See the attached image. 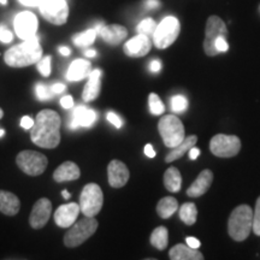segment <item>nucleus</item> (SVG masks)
Segmentation results:
<instances>
[{
  "label": "nucleus",
  "instance_id": "1",
  "mask_svg": "<svg viewBox=\"0 0 260 260\" xmlns=\"http://www.w3.org/2000/svg\"><path fill=\"white\" fill-rule=\"evenodd\" d=\"M60 117L56 111L42 110L30 130L32 144L42 148H56L60 142Z\"/></svg>",
  "mask_w": 260,
  "mask_h": 260
},
{
  "label": "nucleus",
  "instance_id": "2",
  "mask_svg": "<svg viewBox=\"0 0 260 260\" xmlns=\"http://www.w3.org/2000/svg\"><path fill=\"white\" fill-rule=\"evenodd\" d=\"M41 58L42 48L38 37L24 40L22 44L11 47L6 51L4 56L5 63L12 68L29 67V65L38 63Z\"/></svg>",
  "mask_w": 260,
  "mask_h": 260
},
{
  "label": "nucleus",
  "instance_id": "3",
  "mask_svg": "<svg viewBox=\"0 0 260 260\" xmlns=\"http://www.w3.org/2000/svg\"><path fill=\"white\" fill-rule=\"evenodd\" d=\"M253 230V210L248 205H240L233 211L228 223V232L233 240L241 242Z\"/></svg>",
  "mask_w": 260,
  "mask_h": 260
},
{
  "label": "nucleus",
  "instance_id": "4",
  "mask_svg": "<svg viewBox=\"0 0 260 260\" xmlns=\"http://www.w3.org/2000/svg\"><path fill=\"white\" fill-rule=\"evenodd\" d=\"M98 220L94 217L84 216L79 222H75L64 235V245L69 248L81 246L86 242L98 229Z\"/></svg>",
  "mask_w": 260,
  "mask_h": 260
},
{
  "label": "nucleus",
  "instance_id": "5",
  "mask_svg": "<svg viewBox=\"0 0 260 260\" xmlns=\"http://www.w3.org/2000/svg\"><path fill=\"white\" fill-rule=\"evenodd\" d=\"M158 130L162 141H164V145L169 148L176 147L186 138L184 136L183 124H182L180 118H177L174 115L162 117L160 121H159Z\"/></svg>",
  "mask_w": 260,
  "mask_h": 260
},
{
  "label": "nucleus",
  "instance_id": "6",
  "mask_svg": "<svg viewBox=\"0 0 260 260\" xmlns=\"http://www.w3.org/2000/svg\"><path fill=\"white\" fill-rule=\"evenodd\" d=\"M181 25L180 22L174 16H168L160 23L157 24V28L153 32V44L159 50H164L171 46L180 35Z\"/></svg>",
  "mask_w": 260,
  "mask_h": 260
},
{
  "label": "nucleus",
  "instance_id": "7",
  "mask_svg": "<svg viewBox=\"0 0 260 260\" xmlns=\"http://www.w3.org/2000/svg\"><path fill=\"white\" fill-rule=\"evenodd\" d=\"M104 204L103 190L98 184L89 183L83 187L80 195V209L84 216L95 217Z\"/></svg>",
  "mask_w": 260,
  "mask_h": 260
},
{
  "label": "nucleus",
  "instance_id": "8",
  "mask_svg": "<svg viewBox=\"0 0 260 260\" xmlns=\"http://www.w3.org/2000/svg\"><path fill=\"white\" fill-rule=\"evenodd\" d=\"M16 164L24 174L29 176H39L47 169L48 160L46 155L37 151H22L16 158Z\"/></svg>",
  "mask_w": 260,
  "mask_h": 260
},
{
  "label": "nucleus",
  "instance_id": "9",
  "mask_svg": "<svg viewBox=\"0 0 260 260\" xmlns=\"http://www.w3.org/2000/svg\"><path fill=\"white\" fill-rule=\"evenodd\" d=\"M228 29L224 22L218 16H211L207 19L206 30H205L204 50L207 56L213 57L219 54L216 50V40L220 37H226Z\"/></svg>",
  "mask_w": 260,
  "mask_h": 260
},
{
  "label": "nucleus",
  "instance_id": "10",
  "mask_svg": "<svg viewBox=\"0 0 260 260\" xmlns=\"http://www.w3.org/2000/svg\"><path fill=\"white\" fill-rule=\"evenodd\" d=\"M40 14L52 24L61 25L69 18V5L67 0H45L39 6Z\"/></svg>",
  "mask_w": 260,
  "mask_h": 260
},
{
  "label": "nucleus",
  "instance_id": "11",
  "mask_svg": "<svg viewBox=\"0 0 260 260\" xmlns=\"http://www.w3.org/2000/svg\"><path fill=\"white\" fill-rule=\"evenodd\" d=\"M212 154L219 158H232L241 149V141L235 135H216L210 142Z\"/></svg>",
  "mask_w": 260,
  "mask_h": 260
},
{
  "label": "nucleus",
  "instance_id": "12",
  "mask_svg": "<svg viewBox=\"0 0 260 260\" xmlns=\"http://www.w3.org/2000/svg\"><path fill=\"white\" fill-rule=\"evenodd\" d=\"M15 31L17 37L22 40H29L37 37L39 28L38 17L32 12H21L15 17Z\"/></svg>",
  "mask_w": 260,
  "mask_h": 260
},
{
  "label": "nucleus",
  "instance_id": "13",
  "mask_svg": "<svg viewBox=\"0 0 260 260\" xmlns=\"http://www.w3.org/2000/svg\"><path fill=\"white\" fill-rule=\"evenodd\" d=\"M52 213V203L47 198H41L32 206L29 223L32 229H41L46 225Z\"/></svg>",
  "mask_w": 260,
  "mask_h": 260
},
{
  "label": "nucleus",
  "instance_id": "14",
  "mask_svg": "<svg viewBox=\"0 0 260 260\" xmlns=\"http://www.w3.org/2000/svg\"><path fill=\"white\" fill-rule=\"evenodd\" d=\"M107 177L109 183L112 188L124 187L129 181V170L124 162L112 160L107 167Z\"/></svg>",
  "mask_w": 260,
  "mask_h": 260
},
{
  "label": "nucleus",
  "instance_id": "15",
  "mask_svg": "<svg viewBox=\"0 0 260 260\" xmlns=\"http://www.w3.org/2000/svg\"><path fill=\"white\" fill-rule=\"evenodd\" d=\"M152 42L149 40V37L144 34H139L130 39L124 45V53L126 56L133 58L144 57L151 51Z\"/></svg>",
  "mask_w": 260,
  "mask_h": 260
},
{
  "label": "nucleus",
  "instance_id": "16",
  "mask_svg": "<svg viewBox=\"0 0 260 260\" xmlns=\"http://www.w3.org/2000/svg\"><path fill=\"white\" fill-rule=\"evenodd\" d=\"M80 211V205L75 203L60 205L54 212V223L60 228H70L76 222Z\"/></svg>",
  "mask_w": 260,
  "mask_h": 260
},
{
  "label": "nucleus",
  "instance_id": "17",
  "mask_svg": "<svg viewBox=\"0 0 260 260\" xmlns=\"http://www.w3.org/2000/svg\"><path fill=\"white\" fill-rule=\"evenodd\" d=\"M98 34L102 37V39L109 45L116 46L119 45L121 42L125 40L128 37V30L123 25L119 24H110V25H103Z\"/></svg>",
  "mask_w": 260,
  "mask_h": 260
},
{
  "label": "nucleus",
  "instance_id": "18",
  "mask_svg": "<svg viewBox=\"0 0 260 260\" xmlns=\"http://www.w3.org/2000/svg\"><path fill=\"white\" fill-rule=\"evenodd\" d=\"M213 181V174L211 170H204L199 174L197 180L187 189V195L190 198H200L210 189Z\"/></svg>",
  "mask_w": 260,
  "mask_h": 260
},
{
  "label": "nucleus",
  "instance_id": "19",
  "mask_svg": "<svg viewBox=\"0 0 260 260\" xmlns=\"http://www.w3.org/2000/svg\"><path fill=\"white\" fill-rule=\"evenodd\" d=\"M100 89H102V70H92L88 76V82L84 86L82 93L83 102L89 103L95 100L99 96Z\"/></svg>",
  "mask_w": 260,
  "mask_h": 260
},
{
  "label": "nucleus",
  "instance_id": "20",
  "mask_svg": "<svg viewBox=\"0 0 260 260\" xmlns=\"http://www.w3.org/2000/svg\"><path fill=\"white\" fill-rule=\"evenodd\" d=\"M92 71V64L88 60L76 59L70 64L67 73V80L70 82H77V81L84 80L89 76Z\"/></svg>",
  "mask_w": 260,
  "mask_h": 260
},
{
  "label": "nucleus",
  "instance_id": "21",
  "mask_svg": "<svg viewBox=\"0 0 260 260\" xmlns=\"http://www.w3.org/2000/svg\"><path fill=\"white\" fill-rule=\"evenodd\" d=\"M81 171L80 168L73 161H65L59 165L53 172V180L56 182H69L80 178Z\"/></svg>",
  "mask_w": 260,
  "mask_h": 260
},
{
  "label": "nucleus",
  "instance_id": "22",
  "mask_svg": "<svg viewBox=\"0 0 260 260\" xmlns=\"http://www.w3.org/2000/svg\"><path fill=\"white\" fill-rule=\"evenodd\" d=\"M21 209V201L14 193L0 190V212L6 216H15Z\"/></svg>",
  "mask_w": 260,
  "mask_h": 260
},
{
  "label": "nucleus",
  "instance_id": "23",
  "mask_svg": "<svg viewBox=\"0 0 260 260\" xmlns=\"http://www.w3.org/2000/svg\"><path fill=\"white\" fill-rule=\"evenodd\" d=\"M96 112L83 105L76 106V109H74L73 111V117H71V119H74L79 126H83V128H90L96 122Z\"/></svg>",
  "mask_w": 260,
  "mask_h": 260
},
{
  "label": "nucleus",
  "instance_id": "24",
  "mask_svg": "<svg viewBox=\"0 0 260 260\" xmlns=\"http://www.w3.org/2000/svg\"><path fill=\"white\" fill-rule=\"evenodd\" d=\"M170 259L172 260H201L204 259L203 253H200L198 249L191 248L189 246H184L178 243L170 249Z\"/></svg>",
  "mask_w": 260,
  "mask_h": 260
},
{
  "label": "nucleus",
  "instance_id": "25",
  "mask_svg": "<svg viewBox=\"0 0 260 260\" xmlns=\"http://www.w3.org/2000/svg\"><path fill=\"white\" fill-rule=\"evenodd\" d=\"M197 141H198V138L195 135L184 138L183 141H182L180 145H177L176 147L172 148V151L167 155V158H165V161L171 162L174 160H177V159H180L181 157H183V154L186 153V152L189 151L191 147H194L195 144H197Z\"/></svg>",
  "mask_w": 260,
  "mask_h": 260
},
{
  "label": "nucleus",
  "instance_id": "26",
  "mask_svg": "<svg viewBox=\"0 0 260 260\" xmlns=\"http://www.w3.org/2000/svg\"><path fill=\"white\" fill-rule=\"evenodd\" d=\"M164 186L171 193L180 191L182 186V177L176 168H169L164 174Z\"/></svg>",
  "mask_w": 260,
  "mask_h": 260
},
{
  "label": "nucleus",
  "instance_id": "27",
  "mask_svg": "<svg viewBox=\"0 0 260 260\" xmlns=\"http://www.w3.org/2000/svg\"><path fill=\"white\" fill-rule=\"evenodd\" d=\"M178 209V203L175 198L165 197L159 201L157 205V213L162 219H168L176 212Z\"/></svg>",
  "mask_w": 260,
  "mask_h": 260
},
{
  "label": "nucleus",
  "instance_id": "28",
  "mask_svg": "<svg viewBox=\"0 0 260 260\" xmlns=\"http://www.w3.org/2000/svg\"><path fill=\"white\" fill-rule=\"evenodd\" d=\"M169 242V233L165 226H158L157 229L153 230L151 235V243L152 246L159 249V251H164L167 248Z\"/></svg>",
  "mask_w": 260,
  "mask_h": 260
},
{
  "label": "nucleus",
  "instance_id": "29",
  "mask_svg": "<svg viewBox=\"0 0 260 260\" xmlns=\"http://www.w3.org/2000/svg\"><path fill=\"white\" fill-rule=\"evenodd\" d=\"M198 210L193 203H186L180 209V218L187 225H193L197 222Z\"/></svg>",
  "mask_w": 260,
  "mask_h": 260
},
{
  "label": "nucleus",
  "instance_id": "30",
  "mask_svg": "<svg viewBox=\"0 0 260 260\" xmlns=\"http://www.w3.org/2000/svg\"><path fill=\"white\" fill-rule=\"evenodd\" d=\"M96 35H98V32H96L95 29H94V28L88 29V30L75 35V37L73 38V41H74V44L76 45V46L87 47V46H90V45L93 44L94 40L96 39Z\"/></svg>",
  "mask_w": 260,
  "mask_h": 260
},
{
  "label": "nucleus",
  "instance_id": "31",
  "mask_svg": "<svg viewBox=\"0 0 260 260\" xmlns=\"http://www.w3.org/2000/svg\"><path fill=\"white\" fill-rule=\"evenodd\" d=\"M148 105H149V111H151L152 115H154V116L162 115L165 111L164 104L161 103L160 98H159L155 93L149 94Z\"/></svg>",
  "mask_w": 260,
  "mask_h": 260
},
{
  "label": "nucleus",
  "instance_id": "32",
  "mask_svg": "<svg viewBox=\"0 0 260 260\" xmlns=\"http://www.w3.org/2000/svg\"><path fill=\"white\" fill-rule=\"evenodd\" d=\"M155 28H157V23L154 22V19L145 18L140 22L136 30H138L139 34H144L149 37V35H153Z\"/></svg>",
  "mask_w": 260,
  "mask_h": 260
},
{
  "label": "nucleus",
  "instance_id": "33",
  "mask_svg": "<svg viewBox=\"0 0 260 260\" xmlns=\"http://www.w3.org/2000/svg\"><path fill=\"white\" fill-rule=\"evenodd\" d=\"M171 109L176 113H182L188 109V100L184 95H175L171 98Z\"/></svg>",
  "mask_w": 260,
  "mask_h": 260
},
{
  "label": "nucleus",
  "instance_id": "34",
  "mask_svg": "<svg viewBox=\"0 0 260 260\" xmlns=\"http://www.w3.org/2000/svg\"><path fill=\"white\" fill-rule=\"evenodd\" d=\"M35 93H37V98L41 102H46V100H50L52 96H53V93H52L51 88L46 84L39 83L35 87Z\"/></svg>",
  "mask_w": 260,
  "mask_h": 260
},
{
  "label": "nucleus",
  "instance_id": "35",
  "mask_svg": "<svg viewBox=\"0 0 260 260\" xmlns=\"http://www.w3.org/2000/svg\"><path fill=\"white\" fill-rule=\"evenodd\" d=\"M51 56L41 58L40 60L38 61V70L40 71V74L44 77H48L51 75Z\"/></svg>",
  "mask_w": 260,
  "mask_h": 260
},
{
  "label": "nucleus",
  "instance_id": "36",
  "mask_svg": "<svg viewBox=\"0 0 260 260\" xmlns=\"http://www.w3.org/2000/svg\"><path fill=\"white\" fill-rule=\"evenodd\" d=\"M253 232L256 236H260V197L255 204V210L253 212Z\"/></svg>",
  "mask_w": 260,
  "mask_h": 260
},
{
  "label": "nucleus",
  "instance_id": "37",
  "mask_svg": "<svg viewBox=\"0 0 260 260\" xmlns=\"http://www.w3.org/2000/svg\"><path fill=\"white\" fill-rule=\"evenodd\" d=\"M106 118H107V121L111 123L113 126H116L117 129H121L122 128L123 121L121 119V117L117 115V113H115V112H107Z\"/></svg>",
  "mask_w": 260,
  "mask_h": 260
},
{
  "label": "nucleus",
  "instance_id": "38",
  "mask_svg": "<svg viewBox=\"0 0 260 260\" xmlns=\"http://www.w3.org/2000/svg\"><path fill=\"white\" fill-rule=\"evenodd\" d=\"M12 32L9 30L5 25H0V41L4 42V44H9L12 41Z\"/></svg>",
  "mask_w": 260,
  "mask_h": 260
},
{
  "label": "nucleus",
  "instance_id": "39",
  "mask_svg": "<svg viewBox=\"0 0 260 260\" xmlns=\"http://www.w3.org/2000/svg\"><path fill=\"white\" fill-rule=\"evenodd\" d=\"M216 50L218 53H223L229 50V44L226 41V37H220L216 40Z\"/></svg>",
  "mask_w": 260,
  "mask_h": 260
},
{
  "label": "nucleus",
  "instance_id": "40",
  "mask_svg": "<svg viewBox=\"0 0 260 260\" xmlns=\"http://www.w3.org/2000/svg\"><path fill=\"white\" fill-rule=\"evenodd\" d=\"M34 123H35V121L31 118V117L24 116V117H22L21 122H19V125H21L23 129L29 130V129H31L32 126H34Z\"/></svg>",
  "mask_w": 260,
  "mask_h": 260
},
{
  "label": "nucleus",
  "instance_id": "41",
  "mask_svg": "<svg viewBox=\"0 0 260 260\" xmlns=\"http://www.w3.org/2000/svg\"><path fill=\"white\" fill-rule=\"evenodd\" d=\"M60 105L61 107H64V109H71V107H74V99L73 96L70 95H65L60 99Z\"/></svg>",
  "mask_w": 260,
  "mask_h": 260
},
{
  "label": "nucleus",
  "instance_id": "42",
  "mask_svg": "<svg viewBox=\"0 0 260 260\" xmlns=\"http://www.w3.org/2000/svg\"><path fill=\"white\" fill-rule=\"evenodd\" d=\"M22 5L24 6H30V8H37V6H40L45 0H18Z\"/></svg>",
  "mask_w": 260,
  "mask_h": 260
},
{
  "label": "nucleus",
  "instance_id": "43",
  "mask_svg": "<svg viewBox=\"0 0 260 260\" xmlns=\"http://www.w3.org/2000/svg\"><path fill=\"white\" fill-rule=\"evenodd\" d=\"M50 88H51L52 93H53V95H54V94L63 93L64 90L67 89V86H65V84H63V83H54V84H52Z\"/></svg>",
  "mask_w": 260,
  "mask_h": 260
},
{
  "label": "nucleus",
  "instance_id": "44",
  "mask_svg": "<svg viewBox=\"0 0 260 260\" xmlns=\"http://www.w3.org/2000/svg\"><path fill=\"white\" fill-rule=\"evenodd\" d=\"M145 6L147 10H154L160 6V2L159 0H146Z\"/></svg>",
  "mask_w": 260,
  "mask_h": 260
},
{
  "label": "nucleus",
  "instance_id": "45",
  "mask_svg": "<svg viewBox=\"0 0 260 260\" xmlns=\"http://www.w3.org/2000/svg\"><path fill=\"white\" fill-rule=\"evenodd\" d=\"M186 242L188 246L191 247V248H194V249H198L200 247V241L198 239H195V237H187Z\"/></svg>",
  "mask_w": 260,
  "mask_h": 260
},
{
  "label": "nucleus",
  "instance_id": "46",
  "mask_svg": "<svg viewBox=\"0 0 260 260\" xmlns=\"http://www.w3.org/2000/svg\"><path fill=\"white\" fill-rule=\"evenodd\" d=\"M149 70L152 71V73H159V71L161 70V63L159 60H152L151 63H149Z\"/></svg>",
  "mask_w": 260,
  "mask_h": 260
},
{
  "label": "nucleus",
  "instance_id": "47",
  "mask_svg": "<svg viewBox=\"0 0 260 260\" xmlns=\"http://www.w3.org/2000/svg\"><path fill=\"white\" fill-rule=\"evenodd\" d=\"M144 152L148 158H154L155 157V151H154L153 146H152V145H149V144L146 145L145 148H144Z\"/></svg>",
  "mask_w": 260,
  "mask_h": 260
},
{
  "label": "nucleus",
  "instance_id": "48",
  "mask_svg": "<svg viewBox=\"0 0 260 260\" xmlns=\"http://www.w3.org/2000/svg\"><path fill=\"white\" fill-rule=\"evenodd\" d=\"M199 155H200V149L199 148H197L194 146V147H191L189 149V159H191V160H195V159L199 157Z\"/></svg>",
  "mask_w": 260,
  "mask_h": 260
},
{
  "label": "nucleus",
  "instance_id": "49",
  "mask_svg": "<svg viewBox=\"0 0 260 260\" xmlns=\"http://www.w3.org/2000/svg\"><path fill=\"white\" fill-rule=\"evenodd\" d=\"M59 53L61 54V56L68 57V56H70L71 51H70L69 47H67V46H60V47H59Z\"/></svg>",
  "mask_w": 260,
  "mask_h": 260
},
{
  "label": "nucleus",
  "instance_id": "50",
  "mask_svg": "<svg viewBox=\"0 0 260 260\" xmlns=\"http://www.w3.org/2000/svg\"><path fill=\"white\" fill-rule=\"evenodd\" d=\"M84 56L88 57V58L96 57V51L95 50H87L86 52H84Z\"/></svg>",
  "mask_w": 260,
  "mask_h": 260
},
{
  "label": "nucleus",
  "instance_id": "51",
  "mask_svg": "<svg viewBox=\"0 0 260 260\" xmlns=\"http://www.w3.org/2000/svg\"><path fill=\"white\" fill-rule=\"evenodd\" d=\"M61 195H63L64 199H70V197H71L70 193H69V191H68V190H63V191H61Z\"/></svg>",
  "mask_w": 260,
  "mask_h": 260
},
{
  "label": "nucleus",
  "instance_id": "52",
  "mask_svg": "<svg viewBox=\"0 0 260 260\" xmlns=\"http://www.w3.org/2000/svg\"><path fill=\"white\" fill-rule=\"evenodd\" d=\"M4 135H5V130L0 128V138H3V136H4Z\"/></svg>",
  "mask_w": 260,
  "mask_h": 260
},
{
  "label": "nucleus",
  "instance_id": "53",
  "mask_svg": "<svg viewBox=\"0 0 260 260\" xmlns=\"http://www.w3.org/2000/svg\"><path fill=\"white\" fill-rule=\"evenodd\" d=\"M3 116H4V112H3V110L0 109V119L3 118Z\"/></svg>",
  "mask_w": 260,
  "mask_h": 260
},
{
  "label": "nucleus",
  "instance_id": "54",
  "mask_svg": "<svg viewBox=\"0 0 260 260\" xmlns=\"http://www.w3.org/2000/svg\"><path fill=\"white\" fill-rule=\"evenodd\" d=\"M0 3H2V4H3V5H5V4H6V3H8V0H0Z\"/></svg>",
  "mask_w": 260,
  "mask_h": 260
}]
</instances>
